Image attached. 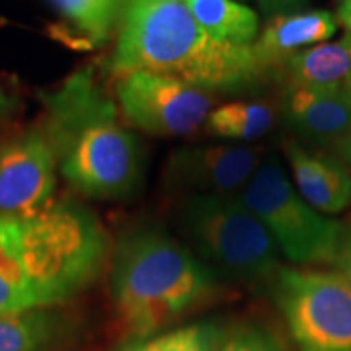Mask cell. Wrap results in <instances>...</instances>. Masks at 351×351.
<instances>
[{
	"mask_svg": "<svg viewBox=\"0 0 351 351\" xmlns=\"http://www.w3.org/2000/svg\"><path fill=\"white\" fill-rule=\"evenodd\" d=\"M45 135L57 168L73 188L94 199H121L143 176V151L133 131L119 121L112 98L98 86L92 69L66 76L41 96Z\"/></svg>",
	"mask_w": 351,
	"mask_h": 351,
	"instance_id": "1",
	"label": "cell"
},
{
	"mask_svg": "<svg viewBox=\"0 0 351 351\" xmlns=\"http://www.w3.org/2000/svg\"><path fill=\"white\" fill-rule=\"evenodd\" d=\"M112 71L117 76L151 71L205 92L244 90L267 73L252 45H226L207 36L186 0H127Z\"/></svg>",
	"mask_w": 351,
	"mask_h": 351,
	"instance_id": "2",
	"label": "cell"
},
{
	"mask_svg": "<svg viewBox=\"0 0 351 351\" xmlns=\"http://www.w3.org/2000/svg\"><path fill=\"white\" fill-rule=\"evenodd\" d=\"M110 295L129 339L164 332L219 295L211 265L156 228H141L117 242Z\"/></svg>",
	"mask_w": 351,
	"mask_h": 351,
	"instance_id": "3",
	"label": "cell"
},
{
	"mask_svg": "<svg viewBox=\"0 0 351 351\" xmlns=\"http://www.w3.org/2000/svg\"><path fill=\"white\" fill-rule=\"evenodd\" d=\"M16 223L18 260L34 308H57L98 279L108 258V237L88 207L55 201Z\"/></svg>",
	"mask_w": 351,
	"mask_h": 351,
	"instance_id": "4",
	"label": "cell"
},
{
	"mask_svg": "<svg viewBox=\"0 0 351 351\" xmlns=\"http://www.w3.org/2000/svg\"><path fill=\"white\" fill-rule=\"evenodd\" d=\"M178 223L201 258L226 276L265 281L281 269L271 234L237 195H188Z\"/></svg>",
	"mask_w": 351,
	"mask_h": 351,
	"instance_id": "5",
	"label": "cell"
},
{
	"mask_svg": "<svg viewBox=\"0 0 351 351\" xmlns=\"http://www.w3.org/2000/svg\"><path fill=\"white\" fill-rule=\"evenodd\" d=\"M239 197L262 221L289 262L336 263L348 228L302 199L277 158H263Z\"/></svg>",
	"mask_w": 351,
	"mask_h": 351,
	"instance_id": "6",
	"label": "cell"
},
{
	"mask_svg": "<svg viewBox=\"0 0 351 351\" xmlns=\"http://www.w3.org/2000/svg\"><path fill=\"white\" fill-rule=\"evenodd\" d=\"M271 297L299 351H351V285L338 271L281 267Z\"/></svg>",
	"mask_w": 351,
	"mask_h": 351,
	"instance_id": "7",
	"label": "cell"
},
{
	"mask_svg": "<svg viewBox=\"0 0 351 351\" xmlns=\"http://www.w3.org/2000/svg\"><path fill=\"white\" fill-rule=\"evenodd\" d=\"M115 96L127 121L151 135L186 137L195 133L211 113L209 92L151 71L119 76Z\"/></svg>",
	"mask_w": 351,
	"mask_h": 351,
	"instance_id": "8",
	"label": "cell"
},
{
	"mask_svg": "<svg viewBox=\"0 0 351 351\" xmlns=\"http://www.w3.org/2000/svg\"><path fill=\"white\" fill-rule=\"evenodd\" d=\"M57 158L43 129H29L0 147V217L27 219L53 203Z\"/></svg>",
	"mask_w": 351,
	"mask_h": 351,
	"instance_id": "9",
	"label": "cell"
},
{
	"mask_svg": "<svg viewBox=\"0 0 351 351\" xmlns=\"http://www.w3.org/2000/svg\"><path fill=\"white\" fill-rule=\"evenodd\" d=\"M262 160V149L250 145H188L170 154L164 178L168 188L188 195H234Z\"/></svg>",
	"mask_w": 351,
	"mask_h": 351,
	"instance_id": "10",
	"label": "cell"
},
{
	"mask_svg": "<svg viewBox=\"0 0 351 351\" xmlns=\"http://www.w3.org/2000/svg\"><path fill=\"white\" fill-rule=\"evenodd\" d=\"M281 113L301 137L326 147H346L351 135V90L287 86Z\"/></svg>",
	"mask_w": 351,
	"mask_h": 351,
	"instance_id": "11",
	"label": "cell"
},
{
	"mask_svg": "<svg viewBox=\"0 0 351 351\" xmlns=\"http://www.w3.org/2000/svg\"><path fill=\"white\" fill-rule=\"evenodd\" d=\"M287 158L297 191L318 213H341L351 205V172L343 164L306 151L295 141L285 143Z\"/></svg>",
	"mask_w": 351,
	"mask_h": 351,
	"instance_id": "12",
	"label": "cell"
},
{
	"mask_svg": "<svg viewBox=\"0 0 351 351\" xmlns=\"http://www.w3.org/2000/svg\"><path fill=\"white\" fill-rule=\"evenodd\" d=\"M338 29V20L326 10L277 16L265 25L258 41L252 45L265 71L279 69L295 53L326 41Z\"/></svg>",
	"mask_w": 351,
	"mask_h": 351,
	"instance_id": "13",
	"label": "cell"
},
{
	"mask_svg": "<svg viewBox=\"0 0 351 351\" xmlns=\"http://www.w3.org/2000/svg\"><path fill=\"white\" fill-rule=\"evenodd\" d=\"M287 86L351 90V34L295 53L279 66Z\"/></svg>",
	"mask_w": 351,
	"mask_h": 351,
	"instance_id": "14",
	"label": "cell"
},
{
	"mask_svg": "<svg viewBox=\"0 0 351 351\" xmlns=\"http://www.w3.org/2000/svg\"><path fill=\"white\" fill-rule=\"evenodd\" d=\"M73 334L59 308H32L0 314V351H59Z\"/></svg>",
	"mask_w": 351,
	"mask_h": 351,
	"instance_id": "15",
	"label": "cell"
},
{
	"mask_svg": "<svg viewBox=\"0 0 351 351\" xmlns=\"http://www.w3.org/2000/svg\"><path fill=\"white\" fill-rule=\"evenodd\" d=\"M63 16L61 39L76 49L104 45L117 18L119 0H53Z\"/></svg>",
	"mask_w": 351,
	"mask_h": 351,
	"instance_id": "16",
	"label": "cell"
},
{
	"mask_svg": "<svg viewBox=\"0 0 351 351\" xmlns=\"http://www.w3.org/2000/svg\"><path fill=\"white\" fill-rule=\"evenodd\" d=\"M201 29L219 43L250 47L258 38V16L234 0H186Z\"/></svg>",
	"mask_w": 351,
	"mask_h": 351,
	"instance_id": "17",
	"label": "cell"
},
{
	"mask_svg": "<svg viewBox=\"0 0 351 351\" xmlns=\"http://www.w3.org/2000/svg\"><path fill=\"white\" fill-rule=\"evenodd\" d=\"M276 125L271 106L262 101H230L209 113L207 133L226 141L248 143L267 135Z\"/></svg>",
	"mask_w": 351,
	"mask_h": 351,
	"instance_id": "18",
	"label": "cell"
},
{
	"mask_svg": "<svg viewBox=\"0 0 351 351\" xmlns=\"http://www.w3.org/2000/svg\"><path fill=\"white\" fill-rule=\"evenodd\" d=\"M226 328L217 320H199L147 338H133L119 351H215Z\"/></svg>",
	"mask_w": 351,
	"mask_h": 351,
	"instance_id": "19",
	"label": "cell"
},
{
	"mask_svg": "<svg viewBox=\"0 0 351 351\" xmlns=\"http://www.w3.org/2000/svg\"><path fill=\"white\" fill-rule=\"evenodd\" d=\"M32 308L18 260V223L0 217V314Z\"/></svg>",
	"mask_w": 351,
	"mask_h": 351,
	"instance_id": "20",
	"label": "cell"
},
{
	"mask_svg": "<svg viewBox=\"0 0 351 351\" xmlns=\"http://www.w3.org/2000/svg\"><path fill=\"white\" fill-rule=\"evenodd\" d=\"M215 351H287V348L269 328L242 324L234 330H226L225 338Z\"/></svg>",
	"mask_w": 351,
	"mask_h": 351,
	"instance_id": "21",
	"label": "cell"
},
{
	"mask_svg": "<svg viewBox=\"0 0 351 351\" xmlns=\"http://www.w3.org/2000/svg\"><path fill=\"white\" fill-rule=\"evenodd\" d=\"M334 265L338 267V274L346 277V281L351 285V228H348L346 234H343L341 248H339V254Z\"/></svg>",
	"mask_w": 351,
	"mask_h": 351,
	"instance_id": "22",
	"label": "cell"
},
{
	"mask_svg": "<svg viewBox=\"0 0 351 351\" xmlns=\"http://www.w3.org/2000/svg\"><path fill=\"white\" fill-rule=\"evenodd\" d=\"M338 20L346 25L348 34H351V0H339Z\"/></svg>",
	"mask_w": 351,
	"mask_h": 351,
	"instance_id": "23",
	"label": "cell"
},
{
	"mask_svg": "<svg viewBox=\"0 0 351 351\" xmlns=\"http://www.w3.org/2000/svg\"><path fill=\"white\" fill-rule=\"evenodd\" d=\"M10 108H12V101L8 98V94L2 90V84H0V119L10 112Z\"/></svg>",
	"mask_w": 351,
	"mask_h": 351,
	"instance_id": "24",
	"label": "cell"
},
{
	"mask_svg": "<svg viewBox=\"0 0 351 351\" xmlns=\"http://www.w3.org/2000/svg\"><path fill=\"white\" fill-rule=\"evenodd\" d=\"M346 151H348V156H350V160H351V135H350V138H348V145H346Z\"/></svg>",
	"mask_w": 351,
	"mask_h": 351,
	"instance_id": "25",
	"label": "cell"
}]
</instances>
